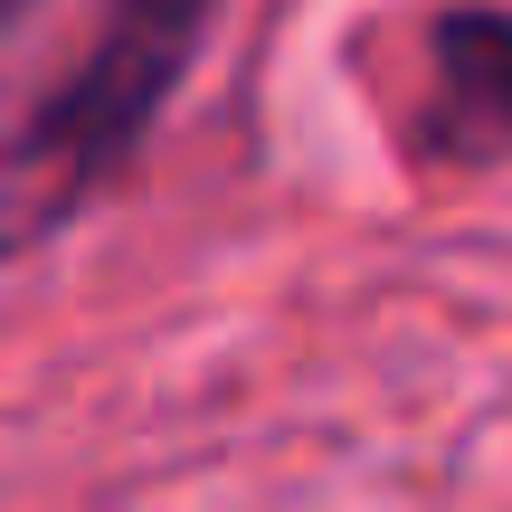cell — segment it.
Wrapping results in <instances>:
<instances>
[{
    "label": "cell",
    "instance_id": "6da1fadb",
    "mask_svg": "<svg viewBox=\"0 0 512 512\" xmlns=\"http://www.w3.org/2000/svg\"><path fill=\"white\" fill-rule=\"evenodd\" d=\"M200 29L209 0H105L76 76L0 124V247H38L48 228H67L143 152L152 114L200 57Z\"/></svg>",
    "mask_w": 512,
    "mask_h": 512
},
{
    "label": "cell",
    "instance_id": "7a4b0ae2",
    "mask_svg": "<svg viewBox=\"0 0 512 512\" xmlns=\"http://www.w3.org/2000/svg\"><path fill=\"white\" fill-rule=\"evenodd\" d=\"M408 143L427 162H512V10L465 0L427 19Z\"/></svg>",
    "mask_w": 512,
    "mask_h": 512
},
{
    "label": "cell",
    "instance_id": "3957f363",
    "mask_svg": "<svg viewBox=\"0 0 512 512\" xmlns=\"http://www.w3.org/2000/svg\"><path fill=\"white\" fill-rule=\"evenodd\" d=\"M19 10H29V0H0V29H10V19H19Z\"/></svg>",
    "mask_w": 512,
    "mask_h": 512
}]
</instances>
